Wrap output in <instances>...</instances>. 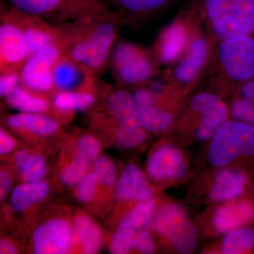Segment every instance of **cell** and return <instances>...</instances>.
<instances>
[{"label":"cell","mask_w":254,"mask_h":254,"mask_svg":"<svg viewBox=\"0 0 254 254\" xmlns=\"http://www.w3.org/2000/svg\"><path fill=\"white\" fill-rule=\"evenodd\" d=\"M16 146V142L7 132L1 128L0 130V153L1 155L7 154Z\"/></svg>","instance_id":"40"},{"label":"cell","mask_w":254,"mask_h":254,"mask_svg":"<svg viewBox=\"0 0 254 254\" xmlns=\"http://www.w3.org/2000/svg\"><path fill=\"white\" fill-rule=\"evenodd\" d=\"M134 250L141 254H149L154 252V242L148 232H138Z\"/></svg>","instance_id":"39"},{"label":"cell","mask_w":254,"mask_h":254,"mask_svg":"<svg viewBox=\"0 0 254 254\" xmlns=\"http://www.w3.org/2000/svg\"><path fill=\"white\" fill-rule=\"evenodd\" d=\"M95 98L91 93L84 92L63 91L55 96L53 104L62 112L84 110L94 104Z\"/></svg>","instance_id":"28"},{"label":"cell","mask_w":254,"mask_h":254,"mask_svg":"<svg viewBox=\"0 0 254 254\" xmlns=\"http://www.w3.org/2000/svg\"><path fill=\"white\" fill-rule=\"evenodd\" d=\"M100 185L98 177L94 173L87 174L84 178L76 186L75 196L83 203H91L94 199Z\"/></svg>","instance_id":"35"},{"label":"cell","mask_w":254,"mask_h":254,"mask_svg":"<svg viewBox=\"0 0 254 254\" xmlns=\"http://www.w3.org/2000/svg\"><path fill=\"white\" fill-rule=\"evenodd\" d=\"M107 108L118 123L115 140L120 147L133 148L139 146L146 138V131L142 126L133 95L123 90L110 93Z\"/></svg>","instance_id":"7"},{"label":"cell","mask_w":254,"mask_h":254,"mask_svg":"<svg viewBox=\"0 0 254 254\" xmlns=\"http://www.w3.org/2000/svg\"><path fill=\"white\" fill-rule=\"evenodd\" d=\"M120 18H107L98 21L85 36L70 48V60L89 68H98L104 64L116 39L115 23Z\"/></svg>","instance_id":"5"},{"label":"cell","mask_w":254,"mask_h":254,"mask_svg":"<svg viewBox=\"0 0 254 254\" xmlns=\"http://www.w3.org/2000/svg\"><path fill=\"white\" fill-rule=\"evenodd\" d=\"M133 100L142 126L147 132L159 133L168 129L173 122L170 112L160 108L151 90L139 88L133 93Z\"/></svg>","instance_id":"13"},{"label":"cell","mask_w":254,"mask_h":254,"mask_svg":"<svg viewBox=\"0 0 254 254\" xmlns=\"http://www.w3.org/2000/svg\"><path fill=\"white\" fill-rule=\"evenodd\" d=\"M14 23L7 19L0 26V53L3 68L18 66L26 63L30 57L22 28Z\"/></svg>","instance_id":"14"},{"label":"cell","mask_w":254,"mask_h":254,"mask_svg":"<svg viewBox=\"0 0 254 254\" xmlns=\"http://www.w3.org/2000/svg\"><path fill=\"white\" fill-rule=\"evenodd\" d=\"M190 31V41L186 53L174 66L168 76L170 86L180 89H187L198 84L204 69L212 43L197 32Z\"/></svg>","instance_id":"8"},{"label":"cell","mask_w":254,"mask_h":254,"mask_svg":"<svg viewBox=\"0 0 254 254\" xmlns=\"http://www.w3.org/2000/svg\"><path fill=\"white\" fill-rule=\"evenodd\" d=\"M93 173L98 177L100 185L107 188L113 187L116 183V166L109 157H98L93 163Z\"/></svg>","instance_id":"34"},{"label":"cell","mask_w":254,"mask_h":254,"mask_svg":"<svg viewBox=\"0 0 254 254\" xmlns=\"http://www.w3.org/2000/svg\"><path fill=\"white\" fill-rule=\"evenodd\" d=\"M212 138L209 159L215 166H226L242 157L254 158V124L232 118Z\"/></svg>","instance_id":"4"},{"label":"cell","mask_w":254,"mask_h":254,"mask_svg":"<svg viewBox=\"0 0 254 254\" xmlns=\"http://www.w3.org/2000/svg\"><path fill=\"white\" fill-rule=\"evenodd\" d=\"M71 243V227L63 218L47 220L36 227L32 236L33 252L37 254H66Z\"/></svg>","instance_id":"11"},{"label":"cell","mask_w":254,"mask_h":254,"mask_svg":"<svg viewBox=\"0 0 254 254\" xmlns=\"http://www.w3.org/2000/svg\"><path fill=\"white\" fill-rule=\"evenodd\" d=\"M11 6L23 14L57 22H85L119 18L104 0H7Z\"/></svg>","instance_id":"3"},{"label":"cell","mask_w":254,"mask_h":254,"mask_svg":"<svg viewBox=\"0 0 254 254\" xmlns=\"http://www.w3.org/2000/svg\"><path fill=\"white\" fill-rule=\"evenodd\" d=\"M100 149L99 141L91 135H83L76 142V154L86 159L89 163L94 162L99 157Z\"/></svg>","instance_id":"36"},{"label":"cell","mask_w":254,"mask_h":254,"mask_svg":"<svg viewBox=\"0 0 254 254\" xmlns=\"http://www.w3.org/2000/svg\"><path fill=\"white\" fill-rule=\"evenodd\" d=\"M153 194V189L141 170L133 164L127 165L117 184V199L120 201L141 202L150 199Z\"/></svg>","instance_id":"16"},{"label":"cell","mask_w":254,"mask_h":254,"mask_svg":"<svg viewBox=\"0 0 254 254\" xmlns=\"http://www.w3.org/2000/svg\"><path fill=\"white\" fill-rule=\"evenodd\" d=\"M178 15L211 43L254 35V0H190Z\"/></svg>","instance_id":"2"},{"label":"cell","mask_w":254,"mask_h":254,"mask_svg":"<svg viewBox=\"0 0 254 254\" xmlns=\"http://www.w3.org/2000/svg\"><path fill=\"white\" fill-rule=\"evenodd\" d=\"M21 28L27 43L30 56L36 55L40 50L54 41V34L43 26L25 25Z\"/></svg>","instance_id":"30"},{"label":"cell","mask_w":254,"mask_h":254,"mask_svg":"<svg viewBox=\"0 0 254 254\" xmlns=\"http://www.w3.org/2000/svg\"><path fill=\"white\" fill-rule=\"evenodd\" d=\"M254 77V35L227 37L212 43L198 86L222 97Z\"/></svg>","instance_id":"1"},{"label":"cell","mask_w":254,"mask_h":254,"mask_svg":"<svg viewBox=\"0 0 254 254\" xmlns=\"http://www.w3.org/2000/svg\"><path fill=\"white\" fill-rule=\"evenodd\" d=\"M254 220V204L250 200H242L218 209L214 217L215 230L227 233L245 226Z\"/></svg>","instance_id":"17"},{"label":"cell","mask_w":254,"mask_h":254,"mask_svg":"<svg viewBox=\"0 0 254 254\" xmlns=\"http://www.w3.org/2000/svg\"><path fill=\"white\" fill-rule=\"evenodd\" d=\"M53 66L31 55L23 65L21 81L25 86L37 92H48L55 86Z\"/></svg>","instance_id":"19"},{"label":"cell","mask_w":254,"mask_h":254,"mask_svg":"<svg viewBox=\"0 0 254 254\" xmlns=\"http://www.w3.org/2000/svg\"><path fill=\"white\" fill-rule=\"evenodd\" d=\"M73 233L84 254L98 253L101 246L102 234L99 227L91 218L79 214L73 222Z\"/></svg>","instance_id":"23"},{"label":"cell","mask_w":254,"mask_h":254,"mask_svg":"<svg viewBox=\"0 0 254 254\" xmlns=\"http://www.w3.org/2000/svg\"><path fill=\"white\" fill-rule=\"evenodd\" d=\"M13 185V178L9 173L1 171L0 173V200L6 198Z\"/></svg>","instance_id":"41"},{"label":"cell","mask_w":254,"mask_h":254,"mask_svg":"<svg viewBox=\"0 0 254 254\" xmlns=\"http://www.w3.org/2000/svg\"><path fill=\"white\" fill-rule=\"evenodd\" d=\"M254 250V229L242 227L229 232L223 240L222 254L249 253Z\"/></svg>","instance_id":"26"},{"label":"cell","mask_w":254,"mask_h":254,"mask_svg":"<svg viewBox=\"0 0 254 254\" xmlns=\"http://www.w3.org/2000/svg\"><path fill=\"white\" fill-rule=\"evenodd\" d=\"M153 228L180 253H192L198 245L196 229L190 221L186 208L179 203L164 205L155 215Z\"/></svg>","instance_id":"6"},{"label":"cell","mask_w":254,"mask_h":254,"mask_svg":"<svg viewBox=\"0 0 254 254\" xmlns=\"http://www.w3.org/2000/svg\"><path fill=\"white\" fill-rule=\"evenodd\" d=\"M49 193V185L46 182H25L13 190L10 204L15 211L21 213L46 199Z\"/></svg>","instance_id":"21"},{"label":"cell","mask_w":254,"mask_h":254,"mask_svg":"<svg viewBox=\"0 0 254 254\" xmlns=\"http://www.w3.org/2000/svg\"><path fill=\"white\" fill-rule=\"evenodd\" d=\"M21 179L25 182L43 181L47 173V164L44 157L40 154L28 155L21 166L18 167Z\"/></svg>","instance_id":"31"},{"label":"cell","mask_w":254,"mask_h":254,"mask_svg":"<svg viewBox=\"0 0 254 254\" xmlns=\"http://www.w3.org/2000/svg\"><path fill=\"white\" fill-rule=\"evenodd\" d=\"M18 250L14 244L10 241L2 239L0 241V254H18Z\"/></svg>","instance_id":"42"},{"label":"cell","mask_w":254,"mask_h":254,"mask_svg":"<svg viewBox=\"0 0 254 254\" xmlns=\"http://www.w3.org/2000/svg\"><path fill=\"white\" fill-rule=\"evenodd\" d=\"M36 55L42 61L54 67L55 65L60 61L61 52L59 47L53 43L42 48Z\"/></svg>","instance_id":"37"},{"label":"cell","mask_w":254,"mask_h":254,"mask_svg":"<svg viewBox=\"0 0 254 254\" xmlns=\"http://www.w3.org/2000/svg\"><path fill=\"white\" fill-rule=\"evenodd\" d=\"M8 104L23 113L43 114L50 108V103L43 97L31 94L26 89L17 88L6 97Z\"/></svg>","instance_id":"25"},{"label":"cell","mask_w":254,"mask_h":254,"mask_svg":"<svg viewBox=\"0 0 254 254\" xmlns=\"http://www.w3.org/2000/svg\"><path fill=\"white\" fill-rule=\"evenodd\" d=\"M89 163L86 159L75 154L74 159L64 168L60 175L62 183L66 187L77 186L86 176Z\"/></svg>","instance_id":"32"},{"label":"cell","mask_w":254,"mask_h":254,"mask_svg":"<svg viewBox=\"0 0 254 254\" xmlns=\"http://www.w3.org/2000/svg\"><path fill=\"white\" fill-rule=\"evenodd\" d=\"M190 36L186 23L177 16L162 36L158 49L159 60L163 64H170L183 56L188 48Z\"/></svg>","instance_id":"15"},{"label":"cell","mask_w":254,"mask_h":254,"mask_svg":"<svg viewBox=\"0 0 254 254\" xmlns=\"http://www.w3.org/2000/svg\"><path fill=\"white\" fill-rule=\"evenodd\" d=\"M147 171L156 181L180 180L186 175L187 165L185 157L177 147L165 143L157 147L150 155Z\"/></svg>","instance_id":"12"},{"label":"cell","mask_w":254,"mask_h":254,"mask_svg":"<svg viewBox=\"0 0 254 254\" xmlns=\"http://www.w3.org/2000/svg\"><path fill=\"white\" fill-rule=\"evenodd\" d=\"M155 201L150 199L141 201L123 217L118 223V229L132 228L135 230L146 228L154 215Z\"/></svg>","instance_id":"27"},{"label":"cell","mask_w":254,"mask_h":254,"mask_svg":"<svg viewBox=\"0 0 254 254\" xmlns=\"http://www.w3.org/2000/svg\"><path fill=\"white\" fill-rule=\"evenodd\" d=\"M248 177L245 172L237 169H222L214 178L210 192L212 200L215 201L233 200L245 191Z\"/></svg>","instance_id":"18"},{"label":"cell","mask_w":254,"mask_h":254,"mask_svg":"<svg viewBox=\"0 0 254 254\" xmlns=\"http://www.w3.org/2000/svg\"><path fill=\"white\" fill-rule=\"evenodd\" d=\"M189 104L203 114V120L195 129L198 141L212 138L220 127L228 120L230 110L223 98L207 91L198 92L190 98Z\"/></svg>","instance_id":"10"},{"label":"cell","mask_w":254,"mask_h":254,"mask_svg":"<svg viewBox=\"0 0 254 254\" xmlns=\"http://www.w3.org/2000/svg\"><path fill=\"white\" fill-rule=\"evenodd\" d=\"M19 77L14 71L3 73L0 78V94L7 97L18 87Z\"/></svg>","instance_id":"38"},{"label":"cell","mask_w":254,"mask_h":254,"mask_svg":"<svg viewBox=\"0 0 254 254\" xmlns=\"http://www.w3.org/2000/svg\"><path fill=\"white\" fill-rule=\"evenodd\" d=\"M6 123L14 129L40 136H51L59 130V125L55 120L40 113L17 114L8 118Z\"/></svg>","instance_id":"20"},{"label":"cell","mask_w":254,"mask_h":254,"mask_svg":"<svg viewBox=\"0 0 254 254\" xmlns=\"http://www.w3.org/2000/svg\"><path fill=\"white\" fill-rule=\"evenodd\" d=\"M113 63L119 78L127 84L148 81L155 73V64L139 47L121 43L114 51Z\"/></svg>","instance_id":"9"},{"label":"cell","mask_w":254,"mask_h":254,"mask_svg":"<svg viewBox=\"0 0 254 254\" xmlns=\"http://www.w3.org/2000/svg\"><path fill=\"white\" fill-rule=\"evenodd\" d=\"M137 230L132 228L118 229L110 242V253L125 254L134 250Z\"/></svg>","instance_id":"33"},{"label":"cell","mask_w":254,"mask_h":254,"mask_svg":"<svg viewBox=\"0 0 254 254\" xmlns=\"http://www.w3.org/2000/svg\"><path fill=\"white\" fill-rule=\"evenodd\" d=\"M73 61L60 60L53 68L55 86L64 91L74 88L79 82L80 74Z\"/></svg>","instance_id":"29"},{"label":"cell","mask_w":254,"mask_h":254,"mask_svg":"<svg viewBox=\"0 0 254 254\" xmlns=\"http://www.w3.org/2000/svg\"><path fill=\"white\" fill-rule=\"evenodd\" d=\"M127 18H145L162 12L176 0H110Z\"/></svg>","instance_id":"22"},{"label":"cell","mask_w":254,"mask_h":254,"mask_svg":"<svg viewBox=\"0 0 254 254\" xmlns=\"http://www.w3.org/2000/svg\"><path fill=\"white\" fill-rule=\"evenodd\" d=\"M232 118L254 124V77L239 87L231 95Z\"/></svg>","instance_id":"24"}]
</instances>
